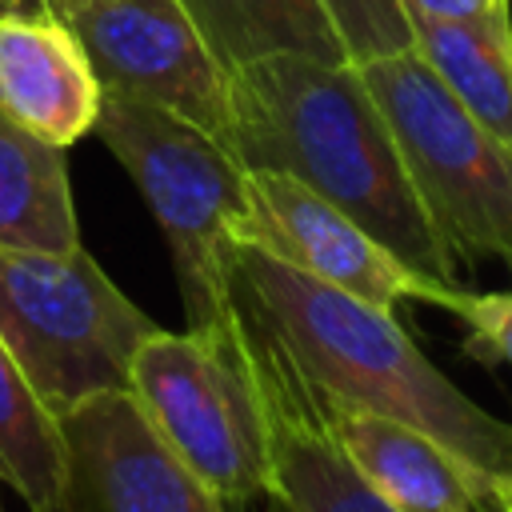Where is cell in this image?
<instances>
[{"label": "cell", "mask_w": 512, "mask_h": 512, "mask_svg": "<svg viewBox=\"0 0 512 512\" xmlns=\"http://www.w3.org/2000/svg\"><path fill=\"white\" fill-rule=\"evenodd\" d=\"M356 68L456 272L472 260L512 264V152L460 108L416 48Z\"/></svg>", "instance_id": "5b68a950"}, {"label": "cell", "mask_w": 512, "mask_h": 512, "mask_svg": "<svg viewBox=\"0 0 512 512\" xmlns=\"http://www.w3.org/2000/svg\"><path fill=\"white\" fill-rule=\"evenodd\" d=\"M412 20V48L448 84L460 108L512 152V44L472 28Z\"/></svg>", "instance_id": "9a60e30c"}, {"label": "cell", "mask_w": 512, "mask_h": 512, "mask_svg": "<svg viewBox=\"0 0 512 512\" xmlns=\"http://www.w3.org/2000/svg\"><path fill=\"white\" fill-rule=\"evenodd\" d=\"M60 472L64 448L56 416L40 408L0 340V480L12 484L32 512H44L60 496Z\"/></svg>", "instance_id": "2e32d148"}, {"label": "cell", "mask_w": 512, "mask_h": 512, "mask_svg": "<svg viewBox=\"0 0 512 512\" xmlns=\"http://www.w3.org/2000/svg\"><path fill=\"white\" fill-rule=\"evenodd\" d=\"M92 128L132 176L168 240L188 328L228 316V260L244 212V164L204 128L112 92L100 96Z\"/></svg>", "instance_id": "8992f818"}, {"label": "cell", "mask_w": 512, "mask_h": 512, "mask_svg": "<svg viewBox=\"0 0 512 512\" xmlns=\"http://www.w3.org/2000/svg\"><path fill=\"white\" fill-rule=\"evenodd\" d=\"M228 80V152L244 168L312 188L412 272L456 284L460 272L432 232L356 64L284 52L240 64Z\"/></svg>", "instance_id": "7a4b0ae2"}, {"label": "cell", "mask_w": 512, "mask_h": 512, "mask_svg": "<svg viewBox=\"0 0 512 512\" xmlns=\"http://www.w3.org/2000/svg\"><path fill=\"white\" fill-rule=\"evenodd\" d=\"M492 496H496V512H512V472L496 484V492H492Z\"/></svg>", "instance_id": "7402d4cb"}, {"label": "cell", "mask_w": 512, "mask_h": 512, "mask_svg": "<svg viewBox=\"0 0 512 512\" xmlns=\"http://www.w3.org/2000/svg\"><path fill=\"white\" fill-rule=\"evenodd\" d=\"M64 472L56 512H228L160 440L132 392L56 416Z\"/></svg>", "instance_id": "9c48e42d"}, {"label": "cell", "mask_w": 512, "mask_h": 512, "mask_svg": "<svg viewBox=\"0 0 512 512\" xmlns=\"http://www.w3.org/2000/svg\"><path fill=\"white\" fill-rule=\"evenodd\" d=\"M80 244L64 148L0 112V248L68 252Z\"/></svg>", "instance_id": "4fadbf2b"}, {"label": "cell", "mask_w": 512, "mask_h": 512, "mask_svg": "<svg viewBox=\"0 0 512 512\" xmlns=\"http://www.w3.org/2000/svg\"><path fill=\"white\" fill-rule=\"evenodd\" d=\"M128 392L224 508L276 488L268 388L236 308L200 328H156L132 360Z\"/></svg>", "instance_id": "3957f363"}, {"label": "cell", "mask_w": 512, "mask_h": 512, "mask_svg": "<svg viewBox=\"0 0 512 512\" xmlns=\"http://www.w3.org/2000/svg\"><path fill=\"white\" fill-rule=\"evenodd\" d=\"M44 512H56V508H44Z\"/></svg>", "instance_id": "603a6c76"}, {"label": "cell", "mask_w": 512, "mask_h": 512, "mask_svg": "<svg viewBox=\"0 0 512 512\" xmlns=\"http://www.w3.org/2000/svg\"><path fill=\"white\" fill-rule=\"evenodd\" d=\"M60 20L104 92L156 104L228 148L232 80L180 0H64Z\"/></svg>", "instance_id": "52a82bcc"}, {"label": "cell", "mask_w": 512, "mask_h": 512, "mask_svg": "<svg viewBox=\"0 0 512 512\" xmlns=\"http://www.w3.org/2000/svg\"><path fill=\"white\" fill-rule=\"evenodd\" d=\"M232 240L384 312H396L400 300L440 308L456 288L412 272L336 204L264 168H244V212Z\"/></svg>", "instance_id": "ba28073f"}, {"label": "cell", "mask_w": 512, "mask_h": 512, "mask_svg": "<svg viewBox=\"0 0 512 512\" xmlns=\"http://www.w3.org/2000/svg\"><path fill=\"white\" fill-rule=\"evenodd\" d=\"M256 504H260V512H300V508H296L284 492H276V488H272V492H264Z\"/></svg>", "instance_id": "44dd1931"}, {"label": "cell", "mask_w": 512, "mask_h": 512, "mask_svg": "<svg viewBox=\"0 0 512 512\" xmlns=\"http://www.w3.org/2000/svg\"><path fill=\"white\" fill-rule=\"evenodd\" d=\"M308 404L352 472L396 512H496V488L436 436L388 416L328 408L312 396Z\"/></svg>", "instance_id": "30bf717a"}, {"label": "cell", "mask_w": 512, "mask_h": 512, "mask_svg": "<svg viewBox=\"0 0 512 512\" xmlns=\"http://www.w3.org/2000/svg\"><path fill=\"white\" fill-rule=\"evenodd\" d=\"M180 8L228 72L284 52L344 60L320 0H180Z\"/></svg>", "instance_id": "5bb4252c"}, {"label": "cell", "mask_w": 512, "mask_h": 512, "mask_svg": "<svg viewBox=\"0 0 512 512\" xmlns=\"http://www.w3.org/2000/svg\"><path fill=\"white\" fill-rule=\"evenodd\" d=\"M440 308L464 324V352L472 360L512 368V292H464L456 284Z\"/></svg>", "instance_id": "ac0fdd59"}, {"label": "cell", "mask_w": 512, "mask_h": 512, "mask_svg": "<svg viewBox=\"0 0 512 512\" xmlns=\"http://www.w3.org/2000/svg\"><path fill=\"white\" fill-rule=\"evenodd\" d=\"M252 348L260 360L268 408H272V484H276V492H284L300 512H396L336 452V444L328 440L324 424L316 420V412H312L304 388L292 380V372L272 352H264L256 340H252Z\"/></svg>", "instance_id": "7c38bea8"}, {"label": "cell", "mask_w": 512, "mask_h": 512, "mask_svg": "<svg viewBox=\"0 0 512 512\" xmlns=\"http://www.w3.org/2000/svg\"><path fill=\"white\" fill-rule=\"evenodd\" d=\"M228 300L248 336L328 408H356L436 436L492 488L512 472V424L468 400L396 324L348 292L236 244Z\"/></svg>", "instance_id": "6da1fadb"}, {"label": "cell", "mask_w": 512, "mask_h": 512, "mask_svg": "<svg viewBox=\"0 0 512 512\" xmlns=\"http://www.w3.org/2000/svg\"><path fill=\"white\" fill-rule=\"evenodd\" d=\"M348 64H368L412 48L404 0H320Z\"/></svg>", "instance_id": "e0dca14e"}, {"label": "cell", "mask_w": 512, "mask_h": 512, "mask_svg": "<svg viewBox=\"0 0 512 512\" xmlns=\"http://www.w3.org/2000/svg\"><path fill=\"white\" fill-rule=\"evenodd\" d=\"M64 0H0V16H60Z\"/></svg>", "instance_id": "ffe728a7"}, {"label": "cell", "mask_w": 512, "mask_h": 512, "mask_svg": "<svg viewBox=\"0 0 512 512\" xmlns=\"http://www.w3.org/2000/svg\"><path fill=\"white\" fill-rule=\"evenodd\" d=\"M156 324L76 244L0 248V340L48 416L128 392L132 360Z\"/></svg>", "instance_id": "277c9868"}, {"label": "cell", "mask_w": 512, "mask_h": 512, "mask_svg": "<svg viewBox=\"0 0 512 512\" xmlns=\"http://www.w3.org/2000/svg\"><path fill=\"white\" fill-rule=\"evenodd\" d=\"M100 80L60 16H0V112L52 148L92 132Z\"/></svg>", "instance_id": "8fae6325"}, {"label": "cell", "mask_w": 512, "mask_h": 512, "mask_svg": "<svg viewBox=\"0 0 512 512\" xmlns=\"http://www.w3.org/2000/svg\"><path fill=\"white\" fill-rule=\"evenodd\" d=\"M408 16L456 24L512 44V0H404Z\"/></svg>", "instance_id": "d6986e66"}]
</instances>
